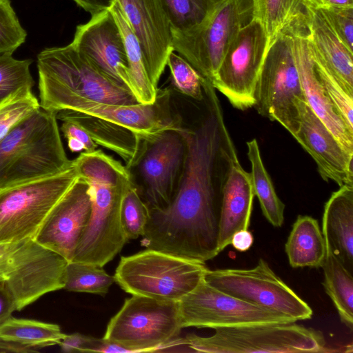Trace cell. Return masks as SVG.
Listing matches in <instances>:
<instances>
[{"label":"cell","mask_w":353,"mask_h":353,"mask_svg":"<svg viewBox=\"0 0 353 353\" xmlns=\"http://www.w3.org/2000/svg\"><path fill=\"white\" fill-rule=\"evenodd\" d=\"M185 160L176 192L165 208L149 210L142 244L178 257L205 263L219 251L223 187L239 160L225 121L209 113L194 128L179 130Z\"/></svg>","instance_id":"6da1fadb"},{"label":"cell","mask_w":353,"mask_h":353,"mask_svg":"<svg viewBox=\"0 0 353 353\" xmlns=\"http://www.w3.org/2000/svg\"><path fill=\"white\" fill-rule=\"evenodd\" d=\"M32 89L25 88L0 104V140L23 119L39 109Z\"/></svg>","instance_id":"8d00e7d4"},{"label":"cell","mask_w":353,"mask_h":353,"mask_svg":"<svg viewBox=\"0 0 353 353\" xmlns=\"http://www.w3.org/2000/svg\"><path fill=\"white\" fill-rule=\"evenodd\" d=\"M298 107L300 126L294 138L314 160L322 179L339 187L353 185V155L344 150L305 100Z\"/></svg>","instance_id":"ffe728a7"},{"label":"cell","mask_w":353,"mask_h":353,"mask_svg":"<svg viewBox=\"0 0 353 353\" xmlns=\"http://www.w3.org/2000/svg\"><path fill=\"white\" fill-rule=\"evenodd\" d=\"M32 59H16L12 54H0V104L23 89H32Z\"/></svg>","instance_id":"836d02e7"},{"label":"cell","mask_w":353,"mask_h":353,"mask_svg":"<svg viewBox=\"0 0 353 353\" xmlns=\"http://www.w3.org/2000/svg\"><path fill=\"white\" fill-rule=\"evenodd\" d=\"M254 243V237L248 230H242L235 232L231 239L232 246L240 252L248 250Z\"/></svg>","instance_id":"f6af8a7d"},{"label":"cell","mask_w":353,"mask_h":353,"mask_svg":"<svg viewBox=\"0 0 353 353\" xmlns=\"http://www.w3.org/2000/svg\"><path fill=\"white\" fill-rule=\"evenodd\" d=\"M305 24L312 49L353 95V51L339 39L319 8H306Z\"/></svg>","instance_id":"7402d4cb"},{"label":"cell","mask_w":353,"mask_h":353,"mask_svg":"<svg viewBox=\"0 0 353 353\" xmlns=\"http://www.w3.org/2000/svg\"><path fill=\"white\" fill-rule=\"evenodd\" d=\"M205 263L146 249L121 256L114 276L127 293L179 302L204 279Z\"/></svg>","instance_id":"5b68a950"},{"label":"cell","mask_w":353,"mask_h":353,"mask_svg":"<svg viewBox=\"0 0 353 353\" xmlns=\"http://www.w3.org/2000/svg\"><path fill=\"white\" fill-rule=\"evenodd\" d=\"M86 352L132 353V352L117 343L102 339L91 336Z\"/></svg>","instance_id":"7bdbcfd3"},{"label":"cell","mask_w":353,"mask_h":353,"mask_svg":"<svg viewBox=\"0 0 353 353\" xmlns=\"http://www.w3.org/2000/svg\"><path fill=\"white\" fill-rule=\"evenodd\" d=\"M141 48L145 69L158 89L173 51L172 32L160 0H117Z\"/></svg>","instance_id":"ac0fdd59"},{"label":"cell","mask_w":353,"mask_h":353,"mask_svg":"<svg viewBox=\"0 0 353 353\" xmlns=\"http://www.w3.org/2000/svg\"><path fill=\"white\" fill-rule=\"evenodd\" d=\"M339 39L353 51V8H319Z\"/></svg>","instance_id":"ab89813d"},{"label":"cell","mask_w":353,"mask_h":353,"mask_svg":"<svg viewBox=\"0 0 353 353\" xmlns=\"http://www.w3.org/2000/svg\"><path fill=\"white\" fill-rule=\"evenodd\" d=\"M122 34L132 83V92L141 103H154L157 98L155 88L148 75L139 42L125 17L117 0L109 8Z\"/></svg>","instance_id":"4316f807"},{"label":"cell","mask_w":353,"mask_h":353,"mask_svg":"<svg viewBox=\"0 0 353 353\" xmlns=\"http://www.w3.org/2000/svg\"><path fill=\"white\" fill-rule=\"evenodd\" d=\"M268 50V39L260 22L252 19L236 34L210 83L233 107L254 106L255 89Z\"/></svg>","instance_id":"4fadbf2b"},{"label":"cell","mask_w":353,"mask_h":353,"mask_svg":"<svg viewBox=\"0 0 353 353\" xmlns=\"http://www.w3.org/2000/svg\"><path fill=\"white\" fill-rule=\"evenodd\" d=\"M161 98L158 90L154 103L123 105L73 97L61 101L56 111L70 110L97 117L121 125L150 140L164 131L181 127L164 109V99L160 102Z\"/></svg>","instance_id":"44dd1931"},{"label":"cell","mask_w":353,"mask_h":353,"mask_svg":"<svg viewBox=\"0 0 353 353\" xmlns=\"http://www.w3.org/2000/svg\"><path fill=\"white\" fill-rule=\"evenodd\" d=\"M293 323L256 324L215 329L210 336L189 334L188 352L209 353H300L332 352L323 333Z\"/></svg>","instance_id":"8992f818"},{"label":"cell","mask_w":353,"mask_h":353,"mask_svg":"<svg viewBox=\"0 0 353 353\" xmlns=\"http://www.w3.org/2000/svg\"><path fill=\"white\" fill-rule=\"evenodd\" d=\"M182 328H224L256 324L296 322L288 316L246 302L204 279L179 301Z\"/></svg>","instance_id":"5bb4252c"},{"label":"cell","mask_w":353,"mask_h":353,"mask_svg":"<svg viewBox=\"0 0 353 353\" xmlns=\"http://www.w3.org/2000/svg\"><path fill=\"white\" fill-rule=\"evenodd\" d=\"M285 29L290 37L292 50L307 103L344 150L353 155V132L338 113L317 75L308 45L305 20L296 21Z\"/></svg>","instance_id":"d6986e66"},{"label":"cell","mask_w":353,"mask_h":353,"mask_svg":"<svg viewBox=\"0 0 353 353\" xmlns=\"http://www.w3.org/2000/svg\"><path fill=\"white\" fill-rule=\"evenodd\" d=\"M41 108L56 112L58 105L73 97L105 103H139L132 92L102 73L71 43L46 48L37 56Z\"/></svg>","instance_id":"277c9868"},{"label":"cell","mask_w":353,"mask_h":353,"mask_svg":"<svg viewBox=\"0 0 353 353\" xmlns=\"http://www.w3.org/2000/svg\"><path fill=\"white\" fill-rule=\"evenodd\" d=\"M2 286H4V280L1 276H0V287Z\"/></svg>","instance_id":"c3c4849f"},{"label":"cell","mask_w":353,"mask_h":353,"mask_svg":"<svg viewBox=\"0 0 353 353\" xmlns=\"http://www.w3.org/2000/svg\"><path fill=\"white\" fill-rule=\"evenodd\" d=\"M321 232L324 241L353 274V185L341 186L327 201Z\"/></svg>","instance_id":"d4e9b609"},{"label":"cell","mask_w":353,"mask_h":353,"mask_svg":"<svg viewBox=\"0 0 353 353\" xmlns=\"http://www.w3.org/2000/svg\"><path fill=\"white\" fill-rule=\"evenodd\" d=\"M114 282L103 267L72 261L66 265L63 289L105 296Z\"/></svg>","instance_id":"1f68e13d"},{"label":"cell","mask_w":353,"mask_h":353,"mask_svg":"<svg viewBox=\"0 0 353 353\" xmlns=\"http://www.w3.org/2000/svg\"><path fill=\"white\" fill-rule=\"evenodd\" d=\"M56 112L39 108L0 140V189L52 176L70 168Z\"/></svg>","instance_id":"3957f363"},{"label":"cell","mask_w":353,"mask_h":353,"mask_svg":"<svg viewBox=\"0 0 353 353\" xmlns=\"http://www.w3.org/2000/svg\"><path fill=\"white\" fill-rule=\"evenodd\" d=\"M252 18V0H219L199 26L171 32L173 51L210 83L232 40Z\"/></svg>","instance_id":"ba28073f"},{"label":"cell","mask_w":353,"mask_h":353,"mask_svg":"<svg viewBox=\"0 0 353 353\" xmlns=\"http://www.w3.org/2000/svg\"><path fill=\"white\" fill-rule=\"evenodd\" d=\"M252 1L253 18L263 26L268 39V50L283 30L305 18L307 7L319 8L320 6V0Z\"/></svg>","instance_id":"f1b7e54d"},{"label":"cell","mask_w":353,"mask_h":353,"mask_svg":"<svg viewBox=\"0 0 353 353\" xmlns=\"http://www.w3.org/2000/svg\"><path fill=\"white\" fill-rule=\"evenodd\" d=\"M323 7L353 8V0H320L319 8Z\"/></svg>","instance_id":"7dc6e473"},{"label":"cell","mask_w":353,"mask_h":353,"mask_svg":"<svg viewBox=\"0 0 353 353\" xmlns=\"http://www.w3.org/2000/svg\"><path fill=\"white\" fill-rule=\"evenodd\" d=\"M254 192L250 173L239 160L231 167L222 194L219 223V251L231 243L233 234L250 226Z\"/></svg>","instance_id":"603a6c76"},{"label":"cell","mask_w":353,"mask_h":353,"mask_svg":"<svg viewBox=\"0 0 353 353\" xmlns=\"http://www.w3.org/2000/svg\"><path fill=\"white\" fill-rule=\"evenodd\" d=\"M179 128L164 131L150 140L134 167L142 180L141 196L149 210L166 208L181 182L185 144Z\"/></svg>","instance_id":"9a60e30c"},{"label":"cell","mask_w":353,"mask_h":353,"mask_svg":"<svg viewBox=\"0 0 353 353\" xmlns=\"http://www.w3.org/2000/svg\"><path fill=\"white\" fill-rule=\"evenodd\" d=\"M16 310L13 298L4 286L0 287V325L12 316V313Z\"/></svg>","instance_id":"ee69618b"},{"label":"cell","mask_w":353,"mask_h":353,"mask_svg":"<svg viewBox=\"0 0 353 353\" xmlns=\"http://www.w3.org/2000/svg\"><path fill=\"white\" fill-rule=\"evenodd\" d=\"M254 108L277 121L293 137L300 126L298 104L305 100L293 56L290 37L283 30L269 47L255 89Z\"/></svg>","instance_id":"30bf717a"},{"label":"cell","mask_w":353,"mask_h":353,"mask_svg":"<svg viewBox=\"0 0 353 353\" xmlns=\"http://www.w3.org/2000/svg\"><path fill=\"white\" fill-rule=\"evenodd\" d=\"M57 119H71L89 134L98 145L108 149L125 162L130 170L137 164L148 140L121 125L83 112L64 110L57 114Z\"/></svg>","instance_id":"cb8c5ba5"},{"label":"cell","mask_w":353,"mask_h":353,"mask_svg":"<svg viewBox=\"0 0 353 353\" xmlns=\"http://www.w3.org/2000/svg\"><path fill=\"white\" fill-rule=\"evenodd\" d=\"M290 265L294 268H320L325 255L324 238L317 220L299 215L285 245Z\"/></svg>","instance_id":"484cf974"},{"label":"cell","mask_w":353,"mask_h":353,"mask_svg":"<svg viewBox=\"0 0 353 353\" xmlns=\"http://www.w3.org/2000/svg\"><path fill=\"white\" fill-rule=\"evenodd\" d=\"M79 178L73 161L59 174L0 189V243L34 239L52 208Z\"/></svg>","instance_id":"9c48e42d"},{"label":"cell","mask_w":353,"mask_h":353,"mask_svg":"<svg viewBox=\"0 0 353 353\" xmlns=\"http://www.w3.org/2000/svg\"><path fill=\"white\" fill-rule=\"evenodd\" d=\"M325 255L321 268L323 270V286L332 301L341 321L353 328V276L325 241Z\"/></svg>","instance_id":"83f0119b"},{"label":"cell","mask_w":353,"mask_h":353,"mask_svg":"<svg viewBox=\"0 0 353 353\" xmlns=\"http://www.w3.org/2000/svg\"><path fill=\"white\" fill-rule=\"evenodd\" d=\"M308 45L316 72L327 95L349 130L353 132V95L347 92L340 81L314 52L309 41Z\"/></svg>","instance_id":"e575fe53"},{"label":"cell","mask_w":353,"mask_h":353,"mask_svg":"<svg viewBox=\"0 0 353 353\" xmlns=\"http://www.w3.org/2000/svg\"><path fill=\"white\" fill-rule=\"evenodd\" d=\"M167 65L172 83L179 92L194 100H203L205 79L184 58L172 51L168 56Z\"/></svg>","instance_id":"74e56055"},{"label":"cell","mask_w":353,"mask_h":353,"mask_svg":"<svg viewBox=\"0 0 353 353\" xmlns=\"http://www.w3.org/2000/svg\"><path fill=\"white\" fill-rule=\"evenodd\" d=\"M68 263L34 239L0 243V276L17 311L47 293L63 289Z\"/></svg>","instance_id":"52a82bcc"},{"label":"cell","mask_w":353,"mask_h":353,"mask_svg":"<svg viewBox=\"0 0 353 353\" xmlns=\"http://www.w3.org/2000/svg\"><path fill=\"white\" fill-rule=\"evenodd\" d=\"M91 210L88 185L79 177L52 208L34 239L72 261Z\"/></svg>","instance_id":"e0dca14e"},{"label":"cell","mask_w":353,"mask_h":353,"mask_svg":"<svg viewBox=\"0 0 353 353\" xmlns=\"http://www.w3.org/2000/svg\"><path fill=\"white\" fill-rule=\"evenodd\" d=\"M61 121L62 124L60 130L65 139L74 138L81 141L85 145L86 152L97 150L98 145L80 125L69 119H62Z\"/></svg>","instance_id":"60d3db41"},{"label":"cell","mask_w":353,"mask_h":353,"mask_svg":"<svg viewBox=\"0 0 353 353\" xmlns=\"http://www.w3.org/2000/svg\"><path fill=\"white\" fill-rule=\"evenodd\" d=\"M73 161L79 177L88 185L92 210L72 261L103 267L128 241L121 208L125 191L132 183L130 172L98 149L82 152Z\"/></svg>","instance_id":"7a4b0ae2"},{"label":"cell","mask_w":353,"mask_h":353,"mask_svg":"<svg viewBox=\"0 0 353 353\" xmlns=\"http://www.w3.org/2000/svg\"><path fill=\"white\" fill-rule=\"evenodd\" d=\"M27 32L20 24L10 0H0V54H12L22 45Z\"/></svg>","instance_id":"f35d334b"},{"label":"cell","mask_w":353,"mask_h":353,"mask_svg":"<svg viewBox=\"0 0 353 353\" xmlns=\"http://www.w3.org/2000/svg\"><path fill=\"white\" fill-rule=\"evenodd\" d=\"M91 336L76 332L65 334L59 345L64 352H86Z\"/></svg>","instance_id":"b9f144b4"},{"label":"cell","mask_w":353,"mask_h":353,"mask_svg":"<svg viewBox=\"0 0 353 353\" xmlns=\"http://www.w3.org/2000/svg\"><path fill=\"white\" fill-rule=\"evenodd\" d=\"M246 144L252 168L250 175L254 194L257 197L268 221L274 227H281L284 222L285 205L279 198L263 165L257 141L253 139Z\"/></svg>","instance_id":"f546056e"},{"label":"cell","mask_w":353,"mask_h":353,"mask_svg":"<svg viewBox=\"0 0 353 353\" xmlns=\"http://www.w3.org/2000/svg\"><path fill=\"white\" fill-rule=\"evenodd\" d=\"M181 329L179 302L132 295L109 321L103 339L132 352H153Z\"/></svg>","instance_id":"8fae6325"},{"label":"cell","mask_w":353,"mask_h":353,"mask_svg":"<svg viewBox=\"0 0 353 353\" xmlns=\"http://www.w3.org/2000/svg\"><path fill=\"white\" fill-rule=\"evenodd\" d=\"M149 218V208L132 182L123 196L121 221L128 241L143 236Z\"/></svg>","instance_id":"d590c367"},{"label":"cell","mask_w":353,"mask_h":353,"mask_svg":"<svg viewBox=\"0 0 353 353\" xmlns=\"http://www.w3.org/2000/svg\"><path fill=\"white\" fill-rule=\"evenodd\" d=\"M219 0H160L171 32H185L199 26Z\"/></svg>","instance_id":"d6a6232c"},{"label":"cell","mask_w":353,"mask_h":353,"mask_svg":"<svg viewBox=\"0 0 353 353\" xmlns=\"http://www.w3.org/2000/svg\"><path fill=\"white\" fill-rule=\"evenodd\" d=\"M70 43L105 76L132 92L123 39L109 9L92 14L87 23L79 25Z\"/></svg>","instance_id":"2e32d148"},{"label":"cell","mask_w":353,"mask_h":353,"mask_svg":"<svg viewBox=\"0 0 353 353\" xmlns=\"http://www.w3.org/2000/svg\"><path fill=\"white\" fill-rule=\"evenodd\" d=\"M79 6L92 15L108 10L114 0H73Z\"/></svg>","instance_id":"bcb514c9"},{"label":"cell","mask_w":353,"mask_h":353,"mask_svg":"<svg viewBox=\"0 0 353 353\" xmlns=\"http://www.w3.org/2000/svg\"><path fill=\"white\" fill-rule=\"evenodd\" d=\"M204 280L212 286L246 302L292 318L310 319V306L260 259L249 269H208Z\"/></svg>","instance_id":"7c38bea8"},{"label":"cell","mask_w":353,"mask_h":353,"mask_svg":"<svg viewBox=\"0 0 353 353\" xmlns=\"http://www.w3.org/2000/svg\"><path fill=\"white\" fill-rule=\"evenodd\" d=\"M65 334L57 324L10 316L0 325V339L39 349L59 345Z\"/></svg>","instance_id":"4dcf8cb0"}]
</instances>
